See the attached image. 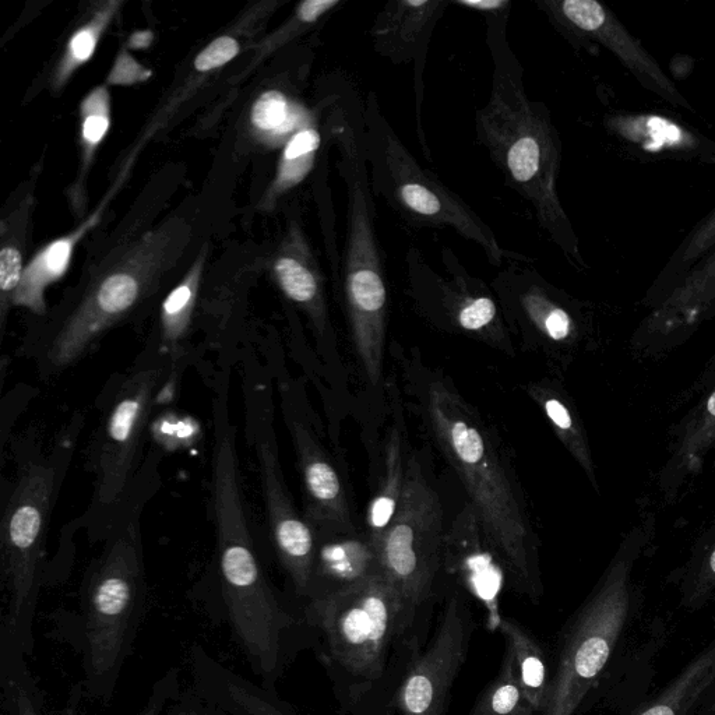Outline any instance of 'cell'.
Wrapping results in <instances>:
<instances>
[{"instance_id": "obj_1", "label": "cell", "mask_w": 715, "mask_h": 715, "mask_svg": "<svg viewBox=\"0 0 715 715\" xmlns=\"http://www.w3.org/2000/svg\"><path fill=\"white\" fill-rule=\"evenodd\" d=\"M431 609L412 604L385 572L306 601L305 623L341 707L351 715H393L398 690L428 643Z\"/></svg>"}, {"instance_id": "obj_2", "label": "cell", "mask_w": 715, "mask_h": 715, "mask_svg": "<svg viewBox=\"0 0 715 715\" xmlns=\"http://www.w3.org/2000/svg\"><path fill=\"white\" fill-rule=\"evenodd\" d=\"M509 13L486 17L492 90L475 114L478 142L507 183L533 207L538 223L574 266H584L573 225L558 195L562 142L551 114L524 90L523 68L507 41Z\"/></svg>"}, {"instance_id": "obj_3", "label": "cell", "mask_w": 715, "mask_h": 715, "mask_svg": "<svg viewBox=\"0 0 715 715\" xmlns=\"http://www.w3.org/2000/svg\"><path fill=\"white\" fill-rule=\"evenodd\" d=\"M211 498L225 605L257 674L274 681L283 667L294 616L278 601L257 559L241 488L235 429L223 398L214 408Z\"/></svg>"}, {"instance_id": "obj_4", "label": "cell", "mask_w": 715, "mask_h": 715, "mask_svg": "<svg viewBox=\"0 0 715 715\" xmlns=\"http://www.w3.org/2000/svg\"><path fill=\"white\" fill-rule=\"evenodd\" d=\"M428 414L440 449L466 486L470 505L514 588L537 602L542 586L533 530L492 436L474 408L445 383L429 389Z\"/></svg>"}, {"instance_id": "obj_5", "label": "cell", "mask_w": 715, "mask_h": 715, "mask_svg": "<svg viewBox=\"0 0 715 715\" xmlns=\"http://www.w3.org/2000/svg\"><path fill=\"white\" fill-rule=\"evenodd\" d=\"M333 125L341 151V172L347 188V243L344 256V294L352 338L366 376L378 385L385 351L387 287L378 237L375 202L364 142L362 108L347 97Z\"/></svg>"}, {"instance_id": "obj_6", "label": "cell", "mask_w": 715, "mask_h": 715, "mask_svg": "<svg viewBox=\"0 0 715 715\" xmlns=\"http://www.w3.org/2000/svg\"><path fill=\"white\" fill-rule=\"evenodd\" d=\"M362 142L372 192L415 227H450L479 246L493 266L520 259L499 245L489 225L453 190L418 164L382 114L376 95L362 107Z\"/></svg>"}, {"instance_id": "obj_7", "label": "cell", "mask_w": 715, "mask_h": 715, "mask_svg": "<svg viewBox=\"0 0 715 715\" xmlns=\"http://www.w3.org/2000/svg\"><path fill=\"white\" fill-rule=\"evenodd\" d=\"M61 457L34 460L20 471L3 512L0 528L2 565L9 614L6 640L10 653L30 651L33 619L40 588L42 552L49 514L61 479Z\"/></svg>"}, {"instance_id": "obj_8", "label": "cell", "mask_w": 715, "mask_h": 715, "mask_svg": "<svg viewBox=\"0 0 715 715\" xmlns=\"http://www.w3.org/2000/svg\"><path fill=\"white\" fill-rule=\"evenodd\" d=\"M144 590L142 542L132 521L108 542L86 584L87 668L95 685L114 682L135 635Z\"/></svg>"}, {"instance_id": "obj_9", "label": "cell", "mask_w": 715, "mask_h": 715, "mask_svg": "<svg viewBox=\"0 0 715 715\" xmlns=\"http://www.w3.org/2000/svg\"><path fill=\"white\" fill-rule=\"evenodd\" d=\"M446 533L438 493L414 456L405 461L396 514L378 544L383 572L419 608H429L445 566Z\"/></svg>"}, {"instance_id": "obj_10", "label": "cell", "mask_w": 715, "mask_h": 715, "mask_svg": "<svg viewBox=\"0 0 715 715\" xmlns=\"http://www.w3.org/2000/svg\"><path fill=\"white\" fill-rule=\"evenodd\" d=\"M628 597L605 587L567 622L554 660L551 689L540 715H577L602 681L629 626Z\"/></svg>"}, {"instance_id": "obj_11", "label": "cell", "mask_w": 715, "mask_h": 715, "mask_svg": "<svg viewBox=\"0 0 715 715\" xmlns=\"http://www.w3.org/2000/svg\"><path fill=\"white\" fill-rule=\"evenodd\" d=\"M167 369L168 361L162 355L146 359L123 380L112 400L91 453L95 499L101 507L115 505L128 486Z\"/></svg>"}, {"instance_id": "obj_12", "label": "cell", "mask_w": 715, "mask_h": 715, "mask_svg": "<svg viewBox=\"0 0 715 715\" xmlns=\"http://www.w3.org/2000/svg\"><path fill=\"white\" fill-rule=\"evenodd\" d=\"M249 424L259 463L257 466L271 540L295 591L306 598L315 572L318 547L311 526L299 516L285 485L273 426V412L270 405L267 407L266 401L253 398L249 408Z\"/></svg>"}, {"instance_id": "obj_13", "label": "cell", "mask_w": 715, "mask_h": 715, "mask_svg": "<svg viewBox=\"0 0 715 715\" xmlns=\"http://www.w3.org/2000/svg\"><path fill=\"white\" fill-rule=\"evenodd\" d=\"M474 632L470 605L463 595L450 594L431 641L412 662L398 690L393 715H446Z\"/></svg>"}, {"instance_id": "obj_14", "label": "cell", "mask_w": 715, "mask_h": 715, "mask_svg": "<svg viewBox=\"0 0 715 715\" xmlns=\"http://www.w3.org/2000/svg\"><path fill=\"white\" fill-rule=\"evenodd\" d=\"M537 5L563 34L607 48L641 86L676 108L692 111L674 81L607 7L595 0H538Z\"/></svg>"}, {"instance_id": "obj_15", "label": "cell", "mask_w": 715, "mask_h": 715, "mask_svg": "<svg viewBox=\"0 0 715 715\" xmlns=\"http://www.w3.org/2000/svg\"><path fill=\"white\" fill-rule=\"evenodd\" d=\"M452 0H392L371 28L373 48L394 65H414L415 114L422 149L429 156L422 129L424 69L433 30Z\"/></svg>"}, {"instance_id": "obj_16", "label": "cell", "mask_w": 715, "mask_h": 715, "mask_svg": "<svg viewBox=\"0 0 715 715\" xmlns=\"http://www.w3.org/2000/svg\"><path fill=\"white\" fill-rule=\"evenodd\" d=\"M287 421L297 450L309 521L326 533H351L350 507L336 468L301 421L294 417Z\"/></svg>"}, {"instance_id": "obj_17", "label": "cell", "mask_w": 715, "mask_h": 715, "mask_svg": "<svg viewBox=\"0 0 715 715\" xmlns=\"http://www.w3.org/2000/svg\"><path fill=\"white\" fill-rule=\"evenodd\" d=\"M605 126L641 156L699 158L709 164L715 161V143L664 116L614 114L605 119Z\"/></svg>"}, {"instance_id": "obj_18", "label": "cell", "mask_w": 715, "mask_h": 715, "mask_svg": "<svg viewBox=\"0 0 715 715\" xmlns=\"http://www.w3.org/2000/svg\"><path fill=\"white\" fill-rule=\"evenodd\" d=\"M382 570L378 551L368 537L327 542L316 552L315 572L306 601L355 586Z\"/></svg>"}, {"instance_id": "obj_19", "label": "cell", "mask_w": 715, "mask_h": 715, "mask_svg": "<svg viewBox=\"0 0 715 715\" xmlns=\"http://www.w3.org/2000/svg\"><path fill=\"white\" fill-rule=\"evenodd\" d=\"M715 689V639L679 672L660 695L628 715H693Z\"/></svg>"}, {"instance_id": "obj_20", "label": "cell", "mask_w": 715, "mask_h": 715, "mask_svg": "<svg viewBox=\"0 0 715 715\" xmlns=\"http://www.w3.org/2000/svg\"><path fill=\"white\" fill-rule=\"evenodd\" d=\"M498 626L505 639L506 651L512 655L517 676L528 702L537 711V715H540L547 704L549 689H551L554 661L549 658L540 640L519 622L502 618L499 619Z\"/></svg>"}, {"instance_id": "obj_21", "label": "cell", "mask_w": 715, "mask_h": 715, "mask_svg": "<svg viewBox=\"0 0 715 715\" xmlns=\"http://www.w3.org/2000/svg\"><path fill=\"white\" fill-rule=\"evenodd\" d=\"M196 678L235 715H295L270 692L232 674L213 660H195Z\"/></svg>"}, {"instance_id": "obj_22", "label": "cell", "mask_w": 715, "mask_h": 715, "mask_svg": "<svg viewBox=\"0 0 715 715\" xmlns=\"http://www.w3.org/2000/svg\"><path fill=\"white\" fill-rule=\"evenodd\" d=\"M140 715H235L207 692L199 679L186 682L171 671L156 683Z\"/></svg>"}, {"instance_id": "obj_23", "label": "cell", "mask_w": 715, "mask_h": 715, "mask_svg": "<svg viewBox=\"0 0 715 715\" xmlns=\"http://www.w3.org/2000/svg\"><path fill=\"white\" fill-rule=\"evenodd\" d=\"M405 463L401 438L398 429H394L387 446L386 473L378 495L375 496L368 513L369 541L373 547L378 548L379 541L392 523L396 514L401 492H403ZM378 551V549H376Z\"/></svg>"}, {"instance_id": "obj_24", "label": "cell", "mask_w": 715, "mask_h": 715, "mask_svg": "<svg viewBox=\"0 0 715 715\" xmlns=\"http://www.w3.org/2000/svg\"><path fill=\"white\" fill-rule=\"evenodd\" d=\"M468 715H537L524 693L509 651H505L499 674L479 695Z\"/></svg>"}, {"instance_id": "obj_25", "label": "cell", "mask_w": 715, "mask_h": 715, "mask_svg": "<svg viewBox=\"0 0 715 715\" xmlns=\"http://www.w3.org/2000/svg\"><path fill=\"white\" fill-rule=\"evenodd\" d=\"M274 269L285 295L291 301L305 306L315 320L316 327L323 333L327 327V312L315 269L294 256L281 257Z\"/></svg>"}, {"instance_id": "obj_26", "label": "cell", "mask_w": 715, "mask_h": 715, "mask_svg": "<svg viewBox=\"0 0 715 715\" xmlns=\"http://www.w3.org/2000/svg\"><path fill=\"white\" fill-rule=\"evenodd\" d=\"M5 700L10 715H45L20 664L10 655L5 674Z\"/></svg>"}, {"instance_id": "obj_27", "label": "cell", "mask_w": 715, "mask_h": 715, "mask_svg": "<svg viewBox=\"0 0 715 715\" xmlns=\"http://www.w3.org/2000/svg\"><path fill=\"white\" fill-rule=\"evenodd\" d=\"M288 102L280 91L264 93L252 109V121L256 128L277 130L287 126Z\"/></svg>"}, {"instance_id": "obj_28", "label": "cell", "mask_w": 715, "mask_h": 715, "mask_svg": "<svg viewBox=\"0 0 715 715\" xmlns=\"http://www.w3.org/2000/svg\"><path fill=\"white\" fill-rule=\"evenodd\" d=\"M496 318H498V306L486 292H482L457 315L456 322L461 329L481 331L495 323Z\"/></svg>"}, {"instance_id": "obj_29", "label": "cell", "mask_w": 715, "mask_h": 715, "mask_svg": "<svg viewBox=\"0 0 715 715\" xmlns=\"http://www.w3.org/2000/svg\"><path fill=\"white\" fill-rule=\"evenodd\" d=\"M238 42L231 37L217 38L211 42L209 47L204 49L202 54L197 56L195 68L199 72H209L232 61L238 55Z\"/></svg>"}, {"instance_id": "obj_30", "label": "cell", "mask_w": 715, "mask_h": 715, "mask_svg": "<svg viewBox=\"0 0 715 715\" xmlns=\"http://www.w3.org/2000/svg\"><path fill=\"white\" fill-rule=\"evenodd\" d=\"M23 263L19 250L6 246L0 252V288L7 294L16 290L21 281Z\"/></svg>"}, {"instance_id": "obj_31", "label": "cell", "mask_w": 715, "mask_h": 715, "mask_svg": "<svg viewBox=\"0 0 715 715\" xmlns=\"http://www.w3.org/2000/svg\"><path fill=\"white\" fill-rule=\"evenodd\" d=\"M322 137L318 130L313 128L302 129L292 137L284 151L285 161L299 160V158L315 157L319 150Z\"/></svg>"}, {"instance_id": "obj_32", "label": "cell", "mask_w": 715, "mask_h": 715, "mask_svg": "<svg viewBox=\"0 0 715 715\" xmlns=\"http://www.w3.org/2000/svg\"><path fill=\"white\" fill-rule=\"evenodd\" d=\"M452 5L466 7L485 17L499 16V14L510 12L512 2L510 0H452Z\"/></svg>"}, {"instance_id": "obj_33", "label": "cell", "mask_w": 715, "mask_h": 715, "mask_svg": "<svg viewBox=\"0 0 715 715\" xmlns=\"http://www.w3.org/2000/svg\"><path fill=\"white\" fill-rule=\"evenodd\" d=\"M147 76L149 73L144 72L135 61L125 55L116 63L114 73L109 77V83L129 84L133 81L146 80Z\"/></svg>"}, {"instance_id": "obj_34", "label": "cell", "mask_w": 715, "mask_h": 715, "mask_svg": "<svg viewBox=\"0 0 715 715\" xmlns=\"http://www.w3.org/2000/svg\"><path fill=\"white\" fill-rule=\"evenodd\" d=\"M72 243L69 241H59L54 243L45 253V263L52 274H61L69 263Z\"/></svg>"}, {"instance_id": "obj_35", "label": "cell", "mask_w": 715, "mask_h": 715, "mask_svg": "<svg viewBox=\"0 0 715 715\" xmlns=\"http://www.w3.org/2000/svg\"><path fill=\"white\" fill-rule=\"evenodd\" d=\"M544 408L556 428L560 429V431H570V429H572V417H570L565 405L560 403L559 400H556V398H547L544 403Z\"/></svg>"}, {"instance_id": "obj_36", "label": "cell", "mask_w": 715, "mask_h": 715, "mask_svg": "<svg viewBox=\"0 0 715 715\" xmlns=\"http://www.w3.org/2000/svg\"><path fill=\"white\" fill-rule=\"evenodd\" d=\"M109 128V121L105 115H90L87 116L83 126L84 139L88 143L95 144L104 139L105 133Z\"/></svg>"}, {"instance_id": "obj_37", "label": "cell", "mask_w": 715, "mask_h": 715, "mask_svg": "<svg viewBox=\"0 0 715 715\" xmlns=\"http://www.w3.org/2000/svg\"><path fill=\"white\" fill-rule=\"evenodd\" d=\"M95 37L91 31H81L72 41V52L79 61H87L93 55Z\"/></svg>"}, {"instance_id": "obj_38", "label": "cell", "mask_w": 715, "mask_h": 715, "mask_svg": "<svg viewBox=\"0 0 715 715\" xmlns=\"http://www.w3.org/2000/svg\"><path fill=\"white\" fill-rule=\"evenodd\" d=\"M693 715H715V689L709 697L702 703Z\"/></svg>"}, {"instance_id": "obj_39", "label": "cell", "mask_w": 715, "mask_h": 715, "mask_svg": "<svg viewBox=\"0 0 715 715\" xmlns=\"http://www.w3.org/2000/svg\"><path fill=\"white\" fill-rule=\"evenodd\" d=\"M146 37H150V33H142L135 35V37L132 38V44H135L133 45V47H147L149 41H146Z\"/></svg>"}, {"instance_id": "obj_40", "label": "cell", "mask_w": 715, "mask_h": 715, "mask_svg": "<svg viewBox=\"0 0 715 715\" xmlns=\"http://www.w3.org/2000/svg\"><path fill=\"white\" fill-rule=\"evenodd\" d=\"M707 408H709V411L715 417V393L713 394V396L710 397L709 405H707Z\"/></svg>"}, {"instance_id": "obj_41", "label": "cell", "mask_w": 715, "mask_h": 715, "mask_svg": "<svg viewBox=\"0 0 715 715\" xmlns=\"http://www.w3.org/2000/svg\"><path fill=\"white\" fill-rule=\"evenodd\" d=\"M710 566H711V570H713V572L715 574V551H714L713 556H711Z\"/></svg>"}, {"instance_id": "obj_42", "label": "cell", "mask_w": 715, "mask_h": 715, "mask_svg": "<svg viewBox=\"0 0 715 715\" xmlns=\"http://www.w3.org/2000/svg\"><path fill=\"white\" fill-rule=\"evenodd\" d=\"M713 164H715V161L713 162Z\"/></svg>"}]
</instances>
